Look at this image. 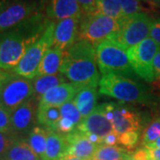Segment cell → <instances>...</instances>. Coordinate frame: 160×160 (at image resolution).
Returning <instances> with one entry per match:
<instances>
[{"label":"cell","mask_w":160,"mask_h":160,"mask_svg":"<svg viewBox=\"0 0 160 160\" xmlns=\"http://www.w3.org/2000/svg\"><path fill=\"white\" fill-rule=\"evenodd\" d=\"M118 139L119 134L115 131H112L103 138V145L115 146L116 144H118Z\"/></svg>","instance_id":"obj_36"},{"label":"cell","mask_w":160,"mask_h":160,"mask_svg":"<svg viewBox=\"0 0 160 160\" xmlns=\"http://www.w3.org/2000/svg\"><path fill=\"white\" fill-rule=\"evenodd\" d=\"M60 72L71 83L83 86H99L101 78L94 46L86 40H78L64 52Z\"/></svg>","instance_id":"obj_2"},{"label":"cell","mask_w":160,"mask_h":160,"mask_svg":"<svg viewBox=\"0 0 160 160\" xmlns=\"http://www.w3.org/2000/svg\"><path fill=\"white\" fill-rule=\"evenodd\" d=\"M64 52L56 46H52L46 52L37 71V77L57 74L62 63Z\"/></svg>","instance_id":"obj_19"},{"label":"cell","mask_w":160,"mask_h":160,"mask_svg":"<svg viewBox=\"0 0 160 160\" xmlns=\"http://www.w3.org/2000/svg\"><path fill=\"white\" fill-rule=\"evenodd\" d=\"M11 115V111L0 102V132L10 136L12 132Z\"/></svg>","instance_id":"obj_31"},{"label":"cell","mask_w":160,"mask_h":160,"mask_svg":"<svg viewBox=\"0 0 160 160\" xmlns=\"http://www.w3.org/2000/svg\"><path fill=\"white\" fill-rule=\"evenodd\" d=\"M47 142L45 160H61L67 154L68 142L65 134L47 129Z\"/></svg>","instance_id":"obj_18"},{"label":"cell","mask_w":160,"mask_h":160,"mask_svg":"<svg viewBox=\"0 0 160 160\" xmlns=\"http://www.w3.org/2000/svg\"><path fill=\"white\" fill-rule=\"evenodd\" d=\"M113 115V128L119 135L126 132H140L142 130V119L140 115L126 106L115 103Z\"/></svg>","instance_id":"obj_16"},{"label":"cell","mask_w":160,"mask_h":160,"mask_svg":"<svg viewBox=\"0 0 160 160\" xmlns=\"http://www.w3.org/2000/svg\"><path fill=\"white\" fill-rule=\"evenodd\" d=\"M119 21L100 13L85 14L79 25L78 39L88 41L94 47L109 39L119 30Z\"/></svg>","instance_id":"obj_7"},{"label":"cell","mask_w":160,"mask_h":160,"mask_svg":"<svg viewBox=\"0 0 160 160\" xmlns=\"http://www.w3.org/2000/svg\"><path fill=\"white\" fill-rule=\"evenodd\" d=\"M149 149H160V136L159 138L155 142H153L149 147H148Z\"/></svg>","instance_id":"obj_41"},{"label":"cell","mask_w":160,"mask_h":160,"mask_svg":"<svg viewBox=\"0 0 160 160\" xmlns=\"http://www.w3.org/2000/svg\"><path fill=\"white\" fill-rule=\"evenodd\" d=\"M42 12L18 26L0 33V69L13 70L30 46L39 38L52 21Z\"/></svg>","instance_id":"obj_1"},{"label":"cell","mask_w":160,"mask_h":160,"mask_svg":"<svg viewBox=\"0 0 160 160\" xmlns=\"http://www.w3.org/2000/svg\"><path fill=\"white\" fill-rule=\"evenodd\" d=\"M47 129L41 126H36L29 132L28 138L26 139L33 149L35 152L38 155L40 158L45 160L47 142Z\"/></svg>","instance_id":"obj_24"},{"label":"cell","mask_w":160,"mask_h":160,"mask_svg":"<svg viewBox=\"0 0 160 160\" xmlns=\"http://www.w3.org/2000/svg\"><path fill=\"white\" fill-rule=\"evenodd\" d=\"M79 18H67L55 23L53 46L67 51L70 46L78 40Z\"/></svg>","instance_id":"obj_13"},{"label":"cell","mask_w":160,"mask_h":160,"mask_svg":"<svg viewBox=\"0 0 160 160\" xmlns=\"http://www.w3.org/2000/svg\"><path fill=\"white\" fill-rule=\"evenodd\" d=\"M97 87L86 86L74 98V103L83 118L88 117L95 109L97 103Z\"/></svg>","instance_id":"obj_20"},{"label":"cell","mask_w":160,"mask_h":160,"mask_svg":"<svg viewBox=\"0 0 160 160\" xmlns=\"http://www.w3.org/2000/svg\"><path fill=\"white\" fill-rule=\"evenodd\" d=\"M46 15L48 19L58 22L67 18L82 19L84 12L77 0H49Z\"/></svg>","instance_id":"obj_17"},{"label":"cell","mask_w":160,"mask_h":160,"mask_svg":"<svg viewBox=\"0 0 160 160\" xmlns=\"http://www.w3.org/2000/svg\"><path fill=\"white\" fill-rule=\"evenodd\" d=\"M81 6L84 15L91 14L95 12L96 9V0H77Z\"/></svg>","instance_id":"obj_33"},{"label":"cell","mask_w":160,"mask_h":160,"mask_svg":"<svg viewBox=\"0 0 160 160\" xmlns=\"http://www.w3.org/2000/svg\"><path fill=\"white\" fill-rule=\"evenodd\" d=\"M33 96V79L21 77L13 71L0 86V102L11 112Z\"/></svg>","instance_id":"obj_9"},{"label":"cell","mask_w":160,"mask_h":160,"mask_svg":"<svg viewBox=\"0 0 160 160\" xmlns=\"http://www.w3.org/2000/svg\"><path fill=\"white\" fill-rule=\"evenodd\" d=\"M131 156L133 160H151L149 149L146 147L136 149Z\"/></svg>","instance_id":"obj_34"},{"label":"cell","mask_w":160,"mask_h":160,"mask_svg":"<svg viewBox=\"0 0 160 160\" xmlns=\"http://www.w3.org/2000/svg\"><path fill=\"white\" fill-rule=\"evenodd\" d=\"M15 139L0 132V160H6L8 150Z\"/></svg>","instance_id":"obj_32"},{"label":"cell","mask_w":160,"mask_h":160,"mask_svg":"<svg viewBox=\"0 0 160 160\" xmlns=\"http://www.w3.org/2000/svg\"><path fill=\"white\" fill-rule=\"evenodd\" d=\"M42 0H11L0 12V33L18 26L41 12Z\"/></svg>","instance_id":"obj_10"},{"label":"cell","mask_w":160,"mask_h":160,"mask_svg":"<svg viewBox=\"0 0 160 160\" xmlns=\"http://www.w3.org/2000/svg\"><path fill=\"white\" fill-rule=\"evenodd\" d=\"M10 2H11V0H0V12L6 8V6Z\"/></svg>","instance_id":"obj_40"},{"label":"cell","mask_w":160,"mask_h":160,"mask_svg":"<svg viewBox=\"0 0 160 160\" xmlns=\"http://www.w3.org/2000/svg\"><path fill=\"white\" fill-rule=\"evenodd\" d=\"M140 139V132L138 131H129L126 132L119 135L118 144H121L125 147V149H133Z\"/></svg>","instance_id":"obj_30"},{"label":"cell","mask_w":160,"mask_h":160,"mask_svg":"<svg viewBox=\"0 0 160 160\" xmlns=\"http://www.w3.org/2000/svg\"><path fill=\"white\" fill-rule=\"evenodd\" d=\"M55 22L52 21L44 33L28 49L16 68L12 71L21 77L33 79L37 77V71L46 52L53 46Z\"/></svg>","instance_id":"obj_6"},{"label":"cell","mask_w":160,"mask_h":160,"mask_svg":"<svg viewBox=\"0 0 160 160\" xmlns=\"http://www.w3.org/2000/svg\"><path fill=\"white\" fill-rule=\"evenodd\" d=\"M38 104L39 100L33 96L12 112L11 136L13 139H24L37 126Z\"/></svg>","instance_id":"obj_11"},{"label":"cell","mask_w":160,"mask_h":160,"mask_svg":"<svg viewBox=\"0 0 160 160\" xmlns=\"http://www.w3.org/2000/svg\"><path fill=\"white\" fill-rule=\"evenodd\" d=\"M66 81L67 78L61 72H58L57 74L36 77L33 78L34 96L39 100L41 96L44 95L46 92L51 90L52 88L55 86L67 83Z\"/></svg>","instance_id":"obj_22"},{"label":"cell","mask_w":160,"mask_h":160,"mask_svg":"<svg viewBox=\"0 0 160 160\" xmlns=\"http://www.w3.org/2000/svg\"><path fill=\"white\" fill-rule=\"evenodd\" d=\"M154 19L143 12L119 21V30L109 39L128 50L149 38Z\"/></svg>","instance_id":"obj_5"},{"label":"cell","mask_w":160,"mask_h":160,"mask_svg":"<svg viewBox=\"0 0 160 160\" xmlns=\"http://www.w3.org/2000/svg\"><path fill=\"white\" fill-rule=\"evenodd\" d=\"M99 92L123 102L149 103L152 98L142 85L129 78L115 74L102 75Z\"/></svg>","instance_id":"obj_3"},{"label":"cell","mask_w":160,"mask_h":160,"mask_svg":"<svg viewBox=\"0 0 160 160\" xmlns=\"http://www.w3.org/2000/svg\"><path fill=\"white\" fill-rule=\"evenodd\" d=\"M153 70L155 78H160V49L155 55L153 61Z\"/></svg>","instance_id":"obj_37"},{"label":"cell","mask_w":160,"mask_h":160,"mask_svg":"<svg viewBox=\"0 0 160 160\" xmlns=\"http://www.w3.org/2000/svg\"><path fill=\"white\" fill-rule=\"evenodd\" d=\"M160 136V118H157L143 131L142 144L148 148Z\"/></svg>","instance_id":"obj_27"},{"label":"cell","mask_w":160,"mask_h":160,"mask_svg":"<svg viewBox=\"0 0 160 160\" xmlns=\"http://www.w3.org/2000/svg\"><path fill=\"white\" fill-rule=\"evenodd\" d=\"M149 1H153V2H160V0H149Z\"/></svg>","instance_id":"obj_44"},{"label":"cell","mask_w":160,"mask_h":160,"mask_svg":"<svg viewBox=\"0 0 160 160\" xmlns=\"http://www.w3.org/2000/svg\"><path fill=\"white\" fill-rule=\"evenodd\" d=\"M149 36L155 42H157L160 46V18L154 20L153 24L151 26Z\"/></svg>","instance_id":"obj_35"},{"label":"cell","mask_w":160,"mask_h":160,"mask_svg":"<svg viewBox=\"0 0 160 160\" xmlns=\"http://www.w3.org/2000/svg\"><path fill=\"white\" fill-rule=\"evenodd\" d=\"M12 73V72H7L6 70H3V69H0V86H2L4 84V82L11 76Z\"/></svg>","instance_id":"obj_38"},{"label":"cell","mask_w":160,"mask_h":160,"mask_svg":"<svg viewBox=\"0 0 160 160\" xmlns=\"http://www.w3.org/2000/svg\"><path fill=\"white\" fill-rule=\"evenodd\" d=\"M65 138L68 142L66 156H74L82 160L92 159L99 146H101L92 142L85 132L77 129L70 133L65 134Z\"/></svg>","instance_id":"obj_14"},{"label":"cell","mask_w":160,"mask_h":160,"mask_svg":"<svg viewBox=\"0 0 160 160\" xmlns=\"http://www.w3.org/2000/svg\"><path fill=\"white\" fill-rule=\"evenodd\" d=\"M86 86L75 83H64L52 88L39 99L40 105H50L61 107L64 103L74 100L76 95Z\"/></svg>","instance_id":"obj_15"},{"label":"cell","mask_w":160,"mask_h":160,"mask_svg":"<svg viewBox=\"0 0 160 160\" xmlns=\"http://www.w3.org/2000/svg\"><path fill=\"white\" fill-rule=\"evenodd\" d=\"M124 160H133V159H132V158L131 154L129 153V154L127 155L126 158H125V159H124Z\"/></svg>","instance_id":"obj_43"},{"label":"cell","mask_w":160,"mask_h":160,"mask_svg":"<svg viewBox=\"0 0 160 160\" xmlns=\"http://www.w3.org/2000/svg\"><path fill=\"white\" fill-rule=\"evenodd\" d=\"M62 118L60 107L50 105H40L38 109V124L45 127L56 131L58 123Z\"/></svg>","instance_id":"obj_23"},{"label":"cell","mask_w":160,"mask_h":160,"mask_svg":"<svg viewBox=\"0 0 160 160\" xmlns=\"http://www.w3.org/2000/svg\"><path fill=\"white\" fill-rule=\"evenodd\" d=\"M122 9V19L143 12L144 8L140 0H119Z\"/></svg>","instance_id":"obj_29"},{"label":"cell","mask_w":160,"mask_h":160,"mask_svg":"<svg viewBox=\"0 0 160 160\" xmlns=\"http://www.w3.org/2000/svg\"><path fill=\"white\" fill-rule=\"evenodd\" d=\"M159 49V45L151 38H148L127 50L128 59L133 71L148 83L154 81L153 61Z\"/></svg>","instance_id":"obj_8"},{"label":"cell","mask_w":160,"mask_h":160,"mask_svg":"<svg viewBox=\"0 0 160 160\" xmlns=\"http://www.w3.org/2000/svg\"><path fill=\"white\" fill-rule=\"evenodd\" d=\"M98 69L102 75L115 74L132 78L135 72L132 68L127 50L111 39H106L95 46Z\"/></svg>","instance_id":"obj_4"},{"label":"cell","mask_w":160,"mask_h":160,"mask_svg":"<svg viewBox=\"0 0 160 160\" xmlns=\"http://www.w3.org/2000/svg\"><path fill=\"white\" fill-rule=\"evenodd\" d=\"M128 154L125 148L102 144L99 146L92 160H124Z\"/></svg>","instance_id":"obj_25"},{"label":"cell","mask_w":160,"mask_h":160,"mask_svg":"<svg viewBox=\"0 0 160 160\" xmlns=\"http://www.w3.org/2000/svg\"><path fill=\"white\" fill-rule=\"evenodd\" d=\"M93 13H100L120 21L122 9L119 0H96V9Z\"/></svg>","instance_id":"obj_26"},{"label":"cell","mask_w":160,"mask_h":160,"mask_svg":"<svg viewBox=\"0 0 160 160\" xmlns=\"http://www.w3.org/2000/svg\"><path fill=\"white\" fill-rule=\"evenodd\" d=\"M60 109H61L62 118L71 121L77 126V128H78V126L81 123L83 118L80 114L79 110L77 108L76 104L74 103V101L72 100L68 102L64 103L60 107Z\"/></svg>","instance_id":"obj_28"},{"label":"cell","mask_w":160,"mask_h":160,"mask_svg":"<svg viewBox=\"0 0 160 160\" xmlns=\"http://www.w3.org/2000/svg\"><path fill=\"white\" fill-rule=\"evenodd\" d=\"M6 160H42L26 139H16L8 150Z\"/></svg>","instance_id":"obj_21"},{"label":"cell","mask_w":160,"mask_h":160,"mask_svg":"<svg viewBox=\"0 0 160 160\" xmlns=\"http://www.w3.org/2000/svg\"><path fill=\"white\" fill-rule=\"evenodd\" d=\"M77 130L82 132L93 133L102 138L114 131L112 122H110L106 117L104 103L98 105L91 114L83 118Z\"/></svg>","instance_id":"obj_12"},{"label":"cell","mask_w":160,"mask_h":160,"mask_svg":"<svg viewBox=\"0 0 160 160\" xmlns=\"http://www.w3.org/2000/svg\"><path fill=\"white\" fill-rule=\"evenodd\" d=\"M149 149V148H148ZM151 160H160V149H149Z\"/></svg>","instance_id":"obj_39"},{"label":"cell","mask_w":160,"mask_h":160,"mask_svg":"<svg viewBox=\"0 0 160 160\" xmlns=\"http://www.w3.org/2000/svg\"><path fill=\"white\" fill-rule=\"evenodd\" d=\"M61 160H82L78 158H77V157H74V156H69V155H67V156H65V157H63L62 158Z\"/></svg>","instance_id":"obj_42"}]
</instances>
